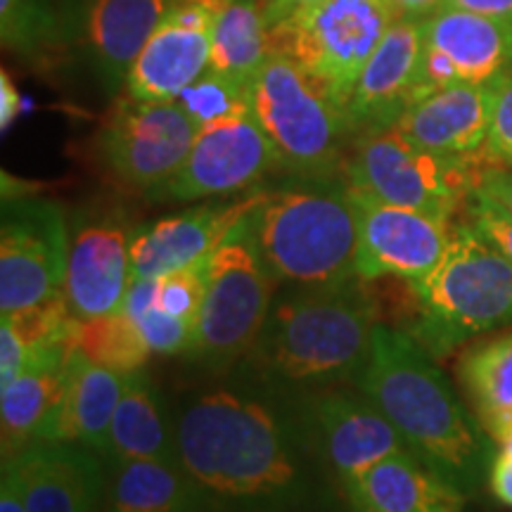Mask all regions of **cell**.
<instances>
[{
    "instance_id": "obj_1",
    "label": "cell",
    "mask_w": 512,
    "mask_h": 512,
    "mask_svg": "<svg viewBox=\"0 0 512 512\" xmlns=\"http://www.w3.org/2000/svg\"><path fill=\"white\" fill-rule=\"evenodd\" d=\"M178 460L202 512H318L320 453L306 420L275 394L252 387H211L178 408Z\"/></svg>"
},
{
    "instance_id": "obj_2",
    "label": "cell",
    "mask_w": 512,
    "mask_h": 512,
    "mask_svg": "<svg viewBox=\"0 0 512 512\" xmlns=\"http://www.w3.org/2000/svg\"><path fill=\"white\" fill-rule=\"evenodd\" d=\"M356 389L392 420L422 463L467 496L482 489L496 458L494 439L413 335L377 325Z\"/></svg>"
},
{
    "instance_id": "obj_3",
    "label": "cell",
    "mask_w": 512,
    "mask_h": 512,
    "mask_svg": "<svg viewBox=\"0 0 512 512\" xmlns=\"http://www.w3.org/2000/svg\"><path fill=\"white\" fill-rule=\"evenodd\" d=\"M380 306L363 278L323 287H290L271 306L254 347L242 358L266 384L325 392L358 382L373 351Z\"/></svg>"
},
{
    "instance_id": "obj_4",
    "label": "cell",
    "mask_w": 512,
    "mask_h": 512,
    "mask_svg": "<svg viewBox=\"0 0 512 512\" xmlns=\"http://www.w3.org/2000/svg\"><path fill=\"white\" fill-rule=\"evenodd\" d=\"M249 228L278 283L323 287L358 278V209L351 183L302 176L259 190Z\"/></svg>"
},
{
    "instance_id": "obj_5",
    "label": "cell",
    "mask_w": 512,
    "mask_h": 512,
    "mask_svg": "<svg viewBox=\"0 0 512 512\" xmlns=\"http://www.w3.org/2000/svg\"><path fill=\"white\" fill-rule=\"evenodd\" d=\"M411 285L418 309L411 335L434 358L512 328V264L470 221L453 223L439 264Z\"/></svg>"
},
{
    "instance_id": "obj_6",
    "label": "cell",
    "mask_w": 512,
    "mask_h": 512,
    "mask_svg": "<svg viewBox=\"0 0 512 512\" xmlns=\"http://www.w3.org/2000/svg\"><path fill=\"white\" fill-rule=\"evenodd\" d=\"M489 166L496 164L486 155H439L387 126L358 140L349 183L380 202L453 221L458 209L470 204Z\"/></svg>"
},
{
    "instance_id": "obj_7",
    "label": "cell",
    "mask_w": 512,
    "mask_h": 512,
    "mask_svg": "<svg viewBox=\"0 0 512 512\" xmlns=\"http://www.w3.org/2000/svg\"><path fill=\"white\" fill-rule=\"evenodd\" d=\"M249 102L280 166L302 176H328L342 157L347 112L285 53H271L249 83Z\"/></svg>"
},
{
    "instance_id": "obj_8",
    "label": "cell",
    "mask_w": 512,
    "mask_h": 512,
    "mask_svg": "<svg viewBox=\"0 0 512 512\" xmlns=\"http://www.w3.org/2000/svg\"><path fill=\"white\" fill-rule=\"evenodd\" d=\"M275 283L247 216L207 264V294L188 349L192 361L214 370L242 361L271 313Z\"/></svg>"
},
{
    "instance_id": "obj_9",
    "label": "cell",
    "mask_w": 512,
    "mask_h": 512,
    "mask_svg": "<svg viewBox=\"0 0 512 512\" xmlns=\"http://www.w3.org/2000/svg\"><path fill=\"white\" fill-rule=\"evenodd\" d=\"M387 0H323L268 29L271 53L290 55L347 112L363 69L394 24Z\"/></svg>"
},
{
    "instance_id": "obj_10",
    "label": "cell",
    "mask_w": 512,
    "mask_h": 512,
    "mask_svg": "<svg viewBox=\"0 0 512 512\" xmlns=\"http://www.w3.org/2000/svg\"><path fill=\"white\" fill-rule=\"evenodd\" d=\"M197 131L176 100H138L126 93L102 121L100 155L121 183L152 192L181 169Z\"/></svg>"
},
{
    "instance_id": "obj_11",
    "label": "cell",
    "mask_w": 512,
    "mask_h": 512,
    "mask_svg": "<svg viewBox=\"0 0 512 512\" xmlns=\"http://www.w3.org/2000/svg\"><path fill=\"white\" fill-rule=\"evenodd\" d=\"M69 233L53 202L5 204L0 228V311L17 313L60 297Z\"/></svg>"
},
{
    "instance_id": "obj_12",
    "label": "cell",
    "mask_w": 512,
    "mask_h": 512,
    "mask_svg": "<svg viewBox=\"0 0 512 512\" xmlns=\"http://www.w3.org/2000/svg\"><path fill=\"white\" fill-rule=\"evenodd\" d=\"M280 166L254 112H242L197 131L188 159L169 181L152 190L155 200L195 202L245 192Z\"/></svg>"
},
{
    "instance_id": "obj_13",
    "label": "cell",
    "mask_w": 512,
    "mask_h": 512,
    "mask_svg": "<svg viewBox=\"0 0 512 512\" xmlns=\"http://www.w3.org/2000/svg\"><path fill=\"white\" fill-rule=\"evenodd\" d=\"M351 190L358 209V278L368 283L389 275L408 283L425 278L446 252L453 221Z\"/></svg>"
},
{
    "instance_id": "obj_14",
    "label": "cell",
    "mask_w": 512,
    "mask_h": 512,
    "mask_svg": "<svg viewBox=\"0 0 512 512\" xmlns=\"http://www.w3.org/2000/svg\"><path fill=\"white\" fill-rule=\"evenodd\" d=\"M304 413L320 456L342 489L380 460L411 451L392 420L361 389L358 394L349 389L309 394Z\"/></svg>"
},
{
    "instance_id": "obj_15",
    "label": "cell",
    "mask_w": 512,
    "mask_h": 512,
    "mask_svg": "<svg viewBox=\"0 0 512 512\" xmlns=\"http://www.w3.org/2000/svg\"><path fill=\"white\" fill-rule=\"evenodd\" d=\"M256 202L259 190L233 202L202 204L140 228L131 238L133 280L162 278L207 261L252 214Z\"/></svg>"
},
{
    "instance_id": "obj_16",
    "label": "cell",
    "mask_w": 512,
    "mask_h": 512,
    "mask_svg": "<svg viewBox=\"0 0 512 512\" xmlns=\"http://www.w3.org/2000/svg\"><path fill=\"white\" fill-rule=\"evenodd\" d=\"M133 235L117 221L102 219L69 233L62 297L76 320H91L124 309L133 283Z\"/></svg>"
},
{
    "instance_id": "obj_17",
    "label": "cell",
    "mask_w": 512,
    "mask_h": 512,
    "mask_svg": "<svg viewBox=\"0 0 512 512\" xmlns=\"http://www.w3.org/2000/svg\"><path fill=\"white\" fill-rule=\"evenodd\" d=\"M10 463L29 512H102L107 465L100 453L67 441H34Z\"/></svg>"
},
{
    "instance_id": "obj_18",
    "label": "cell",
    "mask_w": 512,
    "mask_h": 512,
    "mask_svg": "<svg viewBox=\"0 0 512 512\" xmlns=\"http://www.w3.org/2000/svg\"><path fill=\"white\" fill-rule=\"evenodd\" d=\"M216 17L202 8H169L126 76L138 100L174 102L209 69Z\"/></svg>"
},
{
    "instance_id": "obj_19",
    "label": "cell",
    "mask_w": 512,
    "mask_h": 512,
    "mask_svg": "<svg viewBox=\"0 0 512 512\" xmlns=\"http://www.w3.org/2000/svg\"><path fill=\"white\" fill-rule=\"evenodd\" d=\"M422 57V22L394 19L370 57L347 105L351 128H387L415 102Z\"/></svg>"
},
{
    "instance_id": "obj_20",
    "label": "cell",
    "mask_w": 512,
    "mask_h": 512,
    "mask_svg": "<svg viewBox=\"0 0 512 512\" xmlns=\"http://www.w3.org/2000/svg\"><path fill=\"white\" fill-rule=\"evenodd\" d=\"M489 114V86L453 83L413 102L394 126L425 150L465 157L484 150Z\"/></svg>"
},
{
    "instance_id": "obj_21",
    "label": "cell",
    "mask_w": 512,
    "mask_h": 512,
    "mask_svg": "<svg viewBox=\"0 0 512 512\" xmlns=\"http://www.w3.org/2000/svg\"><path fill=\"white\" fill-rule=\"evenodd\" d=\"M354 512H463L467 494L415 453H396L344 486Z\"/></svg>"
},
{
    "instance_id": "obj_22",
    "label": "cell",
    "mask_w": 512,
    "mask_h": 512,
    "mask_svg": "<svg viewBox=\"0 0 512 512\" xmlns=\"http://www.w3.org/2000/svg\"><path fill=\"white\" fill-rule=\"evenodd\" d=\"M124 384V373L98 366L74 349L69 356L62 399L38 441H67L102 453Z\"/></svg>"
},
{
    "instance_id": "obj_23",
    "label": "cell",
    "mask_w": 512,
    "mask_h": 512,
    "mask_svg": "<svg viewBox=\"0 0 512 512\" xmlns=\"http://www.w3.org/2000/svg\"><path fill=\"white\" fill-rule=\"evenodd\" d=\"M74 349L76 339L36 349L17 380L0 389L3 460L17 456L41 437L43 427L62 399L69 356Z\"/></svg>"
},
{
    "instance_id": "obj_24",
    "label": "cell",
    "mask_w": 512,
    "mask_h": 512,
    "mask_svg": "<svg viewBox=\"0 0 512 512\" xmlns=\"http://www.w3.org/2000/svg\"><path fill=\"white\" fill-rule=\"evenodd\" d=\"M422 41L444 53L460 83L489 86L512 69V22L441 8L422 19Z\"/></svg>"
},
{
    "instance_id": "obj_25",
    "label": "cell",
    "mask_w": 512,
    "mask_h": 512,
    "mask_svg": "<svg viewBox=\"0 0 512 512\" xmlns=\"http://www.w3.org/2000/svg\"><path fill=\"white\" fill-rule=\"evenodd\" d=\"M100 456L105 465L136 458L178 460L174 420L166 415L162 396L145 370L126 375L124 392Z\"/></svg>"
},
{
    "instance_id": "obj_26",
    "label": "cell",
    "mask_w": 512,
    "mask_h": 512,
    "mask_svg": "<svg viewBox=\"0 0 512 512\" xmlns=\"http://www.w3.org/2000/svg\"><path fill=\"white\" fill-rule=\"evenodd\" d=\"M102 512H202L181 460L136 458L107 465Z\"/></svg>"
},
{
    "instance_id": "obj_27",
    "label": "cell",
    "mask_w": 512,
    "mask_h": 512,
    "mask_svg": "<svg viewBox=\"0 0 512 512\" xmlns=\"http://www.w3.org/2000/svg\"><path fill=\"white\" fill-rule=\"evenodd\" d=\"M169 10V0H93L88 41L112 81L126 79Z\"/></svg>"
},
{
    "instance_id": "obj_28",
    "label": "cell",
    "mask_w": 512,
    "mask_h": 512,
    "mask_svg": "<svg viewBox=\"0 0 512 512\" xmlns=\"http://www.w3.org/2000/svg\"><path fill=\"white\" fill-rule=\"evenodd\" d=\"M458 377L472 413L494 439L512 418V332L467 349L458 361Z\"/></svg>"
},
{
    "instance_id": "obj_29",
    "label": "cell",
    "mask_w": 512,
    "mask_h": 512,
    "mask_svg": "<svg viewBox=\"0 0 512 512\" xmlns=\"http://www.w3.org/2000/svg\"><path fill=\"white\" fill-rule=\"evenodd\" d=\"M271 55L264 8L254 0H235L216 17L211 31L209 67L230 79L252 83Z\"/></svg>"
},
{
    "instance_id": "obj_30",
    "label": "cell",
    "mask_w": 512,
    "mask_h": 512,
    "mask_svg": "<svg viewBox=\"0 0 512 512\" xmlns=\"http://www.w3.org/2000/svg\"><path fill=\"white\" fill-rule=\"evenodd\" d=\"M76 349L98 366L112 368L124 375L143 370L152 354L143 335H140L136 320L124 309L100 318L79 320Z\"/></svg>"
},
{
    "instance_id": "obj_31",
    "label": "cell",
    "mask_w": 512,
    "mask_h": 512,
    "mask_svg": "<svg viewBox=\"0 0 512 512\" xmlns=\"http://www.w3.org/2000/svg\"><path fill=\"white\" fill-rule=\"evenodd\" d=\"M124 311L136 320L140 335L152 354H188L195 325L159 309L155 304V278L133 280L128 287Z\"/></svg>"
},
{
    "instance_id": "obj_32",
    "label": "cell",
    "mask_w": 512,
    "mask_h": 512,
    "mask_svg": "<svg viewBox=\"0 0 512 512\" xmlns=\"http://www.w3.org/2000/svg\"><path fill=\"white\" fill-rule=\"evenodd\" d=\"M185 114L195 121L197 128L219 124L230 117H238L242 112L252 110L249 102V83L235 81L230 76L207 69L200 79L190 83L176 98Z\"/></svg>"
},
{
    "instance_id": "obj_33",
    "label": "cell",
    "mask_w": 512,
    "mask_h": 512,
    "mask_svg": "<svg viewBox=\"0 0 512 512\" xmlns=\"http://www.w3.org/2000/svg\"><path fill=\"white\" fill-rule=\"evenodd\" d=\"M211 259V256H209ZM207 261L188 266L183 271L155 278V304L159 309L197 325L204 294H207Z\"/></svg>"
},
{
    "instance_id": "obj_34",
    "label": "cell",
    "mask_w": 512,
    "mask_h": 512,
    "mask_svg": "<svg viewBox=\"0 0 512 512\" xmlns=\"http://www.w3.org/2000/svg\"><path fill=\"white\" fill-rule=\"evenodd\" d=\"M48 17L38 0H0V36L3 46L17 53H31L43 41Z\"/></svg>"
},
{
    "instance_id": "obj_35",
    "label": "cell",
    "mask_w": 512,
    "mask_h": 512,
    "mask_svg": "<svg viewBox=\"0 0 512 512\" xmlns=\"http://www.w3.org/2000/svg\"><path fill=\"white\" fill-rule=\"evenodd\" d=\"M491 114L484 155L491 164L512 169V69L489 83Z\"/></svg>"
},
{
    "instance_id": "obj_36",
    "label": "cell",
    "mask_w": 512,
    "mask_h": 512,
    "mask_svg": "<svg viewBox=\"0 0 512 512\" xmlns=\"http://www.w3.org/2000/svg\"><path fill=\"white\" fill-rule=\"evenodd\" d=\"M467 214H470L467 221L512 264V216L508 211L484 197L482 192H475L467 204Z\"/></svg>"
},
{
    "instance_id": "obj_37",
    "label": "cell",
    "mask_w": 512,
    "mask_h": 512,
    "mask_svg": "<svg viewBox=\"0 0 512 512\" xmlns=\"http://www.w3.org/2000/svg\"><path fill=\"white\" fill-rule=\"evenodd\" d=\"M475 192H482L484 197H489L491 202H496L498 207H503L512 216V169L489 166Z\"/></svg>"
},
{
    "instance_id": "obj_38",
    "label": "cell",
    "mask_w": 512,
    "mask_h": 512,
    "mask_svg": "<svg viewBox=\"0 0 512 512\" xmlns=\"http://www.w3.org/2000/svg\"><path fill=\"white\" fill-rule=\"evenodd\" d=\"M0 512H29L22 484L10 463H3V479H0Z\"/></svg>"
},
{
    "instance_id": "obj_39",
    "label": "cell",
    "mask_w": 512,
    "mask_h": 512,
    "mask_svg": "<svg viewBox=\"0 0 512 512\" xmlns=\"http://www.w3.org/2000/svg\"><path fill=\"white\" fill-rule=\"evenodd\" d=\"M444 8H456L512 22V0H444Z\"/></svg>"
},
{
    "instance_id": "obj_40",
    "label": "cell",
    "mask_w": 512,
    "mask_h": 512,
    "mask_svg": "<svg viewBox=\"0 0 512 512\" xmlns=\"http://www.w3.org/2000/svg\"><path fill=\"white\" fill-rule=\"evenodd\" d=\"M489 489L498 501L512 508V458L496 453L489 472Z\"/></svg>"
},
{
    "instance_id": "obj_41",
    "label": "cell",
    "mask_w": 512,
    "mask_h": 512,
    "mask_svg": "<svg viewBox=\"0 0 512 512\" xmlns=\"http://www.w3.org/2000/svg\"><path fill=\"white\" fill-rule=\"evenodd\" d=\"M387 3L396 19H415V22H422L444 8V0H387Z\"/></svg>"
},
{
    "instance_id": "obj_42",
    "label": "cell",
    "mask_w": 512,
    "mask_h": 512,
    "mask_svg": "<svg viewBox=\"0 0 512 512\" xmlns=\"http://www.w3.org/2000/svg\"><path fill=\"white\" fill-rule=\"evenodd\" d=\"M323 3V0H271V3L264 8V17H266V27L271 29L275 24L285 22L297 12H302L306 8H313V5Z\"/></svg>"
},
{
    "instance_id": "obj_43",
    "label": "cell",
    "mask_w": 512,
    "mask_h": 512,
    "mask_svg": "<svg viewBox=\"0 0 512 512\" xmlns=\"http://www.w3.org/2000/svg\"><path fill=\"white\" fill-rule=\"evenodd\" d=\"M19 105H22V98H19L15 83L10 81L8 72L0 74V126L3 131H8V126L17 119Z\"/></svg>"
},
{
    "instance_id": "obj_44",
    "label": "cell",
    "mask_w": 512,
    "mask_h": 512,
    "mask_svg": "<svg viewBox=\"0 0 512 512\" xmlns=\"http://www.w3.org/2000/svg\"><path fill=\"white\" fill-rule=\"evenodd\" d=\"M233 3L235 0H169V8H202L214 17H219Z\"/></svg>"
},
{
    "instance_id": "obj_45",
    "label": "cell",
    "mask_w": 512,
    "mask_h": 512,
    "mask_svg": "<svg viewBox=\"0 0 512 512\" xmlns=\"http://www.w3.org/2000/svg\"><path fill=\"white\" fill-rule=\"evenodd\" d=\"M498 453H501V456H505V458H512V434L508 439H503L501 444H498Z\"/></svg>"
},
{
    "instance_id": "obj_46",
    "label": "cell",
    "mask_w": 512,
    "mask_h": 512,
    "mask_svg": "<svg viewBox=\"0 0 512 512\" xmlns=\"http://www.w3.org/2000/svg\"><path fill=\"white\" fill-rule=\"evenodd\" d=\"M254 3H259V5H261V8H266V5H268V3H271V0H254Z\"/></svg>"
}]
</instances>
